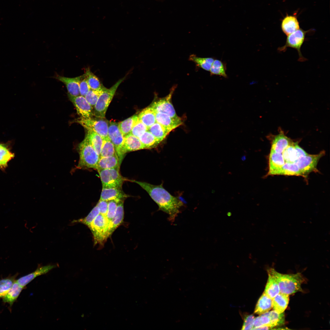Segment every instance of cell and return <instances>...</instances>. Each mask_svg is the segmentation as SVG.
I'll use <instances>...</instances> for the list:
<instances>
[{
  "mask_svg": "<svg viewBox=\"0 0 330 330\" xmlns=\"http://www.w3.org/2000/svg\"><path fill=\"white\" fill-rule=\"evenodd\" d=\"M156 122L170 131L181 125L182 122L181 119H176L170 117L167 114L156 112Z\"/></svg>",
  "mask_w": 330,
  "mask_h": 330,
  "instance_id": "18",
  "label": "cell"
},
{
  "mask_svg": "<svg viewBox=\"0 0 330 330\" xmlns=\"http://www.w3.org/2000/svg\"><path fill=\"white\" fill-rule=\"evenodd\" d=\"M156 114L155 110L150 106L143 110L138 116L139 119L148 128L156 122Z\"/></svg>",
  "mask_w": 330,
  "mask_h": 330,
  "instance_id": "27",
  "label": "cell"
},
{
  "mask_svg": "<svg viewBox=\"0 0 330 330\" xmlns=\"http://www.w3.org/2000/svg\"><path fill=\"white\" fill-rule=\"evenodd\" d=\"M14 156L6 145L0 143V169L4 170L7 167L8 163Z\"/></svg>",
  "mask_w": 330,
  "mask_h": 330,
  "instance_id": "32",
  "label": "cell"
},
{
  "mask_svg": "<svg viewBox=\"0 0 330 330\" xmlns=\"http://www.w3.org/2000/svg\"><path fill=\"white\" fill-rule=\"evenodd\" d=\"M284 321L285 317L283 313L279 314L273 310L255 318L253 328L265 326L268 327V329H272L273 327L283 324Z\"/></svg>",
  "mask_w": 330,
  "mask_h": 330,
  "instance_id": "9",
  "label": "cell"
},
{
  "mask_svg": "<svg viewBox=\"0 0 330 330\" xmlns=\"http://www.w3.org/2000/svg\"><path fill=\"white\" fill-rule=\"evenodd\" d=\"M105 87L98 90H90L85 96L88 102L94 108V107Z\"/></svg>",
  "mask_w": 330,
  "mask_h": 330,
  "instance_id": "42",
  "label": "cell"
},
{
  "mask_svg": "<svg viewBox=\"0 0 330 330\" xmlns=\"http://www.w3.org/2000/svg\"><path fill=\"white\" fill-rule=\"evenodd\" d=\"M56 267L55 265H49L39 267L33 272L22 277L16 281L20 285L24 288L37 277L47 273Z\"/></svg>",
  "mask_w": 330,
  "mask_h": 330,
  "instance_id": "17",
  "label": "cell"
},
{
  "mask_svg": "<svg viewBox=\"0 0 330 330\" xmlns=\"http://www.w3.org/2000/svg\"><path fill=\"white\" fill-rule=\"evenodd\" d=\"M15 277L13 276L0 280V298H3L10 290L16 280Z\"/></svg>",
  "mask_w": 330,
  "mask_h": 330,
  "instance_id": "39",
  "label": "cell"
},
{
  "mask_svg": "<svg viewBox=\"0 0 330 330\" xmlns=\"http://www.w3.org/2000/svg\"><path fill=\"white\" fill-rule=\"evenodd\" d=\"M129 196L123 192L122 188H102L100 200L107 201L112 200H124Z\"/></svg>",
  "mask_w": 330,
  "mask_h": 330,
  "instance_id": "16",
  "label": "cell"
},
{
  "mask_svg": "<svg viewBox=\"0 0 330 330\" xmlns=\"http://www.w3.org/2000/svg\"><path fill=\"white\" fill-rule=\"evenodd\" d=\"M128 181L135 182L145 190L156 203L160 210L169 215V220L172 222L180 212L183 202L178 198L171 195L163 186L162 184L155 185L147 182L135 180Z\"/></svg>",
  "mask_w": 330,
  "mask_h": 330,
  "instance_id": "1",
  "label": "cell"
},
{
  "mask_svg": "<svg viewBox=\"0 0 330 330\" xmlns=\"http://www.w3.org/2000/svg\"><path fill=\"white\" fill-rule=\"evenodd\" d=\"M78 150L79 156L78 167L96 170L100 156L86 137L79 145Z\"/></svg>",
  "mask_w": 330,
  "mask_h": 330,
  "instance_id": "3",
  "label": "cell"
},
{
  "mask_svg": "<svg viewBox=\"0 0 330 330\" xmlns=\"http://www.w3.org/2000/svg\"><path fill=\"white\" fill-rule=\"evenodd\" d=\"M76 122L88 130L97 133L103 139L108 137L109 122L105 118H85L80 117L76 119Z\"/></svg>",
  "mask_w": 330,
  "mask_h": 330,
  "instance_id": "8",
  "label": "cell"
},
{
  "mask_svg": "<svg viewBox=\"0 0 330 330\" xmlns=\"http://www.w3.org/2000/svg\"><path fill=\"white\" fill-rule=\"evenodd\" d=\"M270 269L277 281L280 293L289 295L302 291L301 285L305 280L300 273L283 274Z\"/></svg>",
  "mask_w": 330,
  "mask_h": 330,
  "instance_id": "2",
  "label": "cell"
},
{
  "mask_svg": "<svg viewBox=\"0 0 330 330\" xmlns=\"http://www.w3.org/2000/svg\"><path fill=\"white\" fill-rule=\"evenodd\" d=\"M211 75H218L227 78L226 72V66L222 61L214 60L210 68V71Z\"/></svg>",
  "mask_w": 330,
  "mask_h": 330,
  "instance_id": "37",
  "label": "cell"
},
{
  "mask_svg": "<svg viewBox=\"0 0 330 330\" xmlns=\"http://www.w3.org/2000/svg\"><path fill=\"white\" fill-rule=\"evenodd\" d=\"M109 225L106 217L100 213L92 222L89 228L92 233L95 245H103L109 237Z\"/></svg>",
  "mask_w": 330,
  "mask_h": 330,
  "instance_id": "5",
  "label": "cell"
},
{
  "mask_svg": "<svg viewBox=\"0 0 330 330\" xmlns=\"http://www.w3.org/2000/svg\"><path fill=\"white\" fill-rule=\"evenodd\" d=\"M85 74L90 90H98L104 87L97 77L91 72L90 68L86 69Z\"/></svg>",
  "mask_w": 330,
  "mask_h": 330,
  "instance_id": "36",
  "label": "cell"
},
{
  "mask_svg": "<svg viewBox=\"0 0 330 330\" xmlns=\"http://www.w3.org/2000/svg\"><path fill=\"white\" fill-rule=\"evenodd\" d=\"M295 143L293 142L282 153L285 162L293 163L295 162L297 160Z\"/></svg>",
  "mask_w": 330,
  "mask_h": 330,
  "instance_id": "40",
  "label": "cell"
},
{
  "mask_svg": "<svg viewBox=\"0 0 330 330\" xmlns=\"http://www.w3.org/2000/svg\"><path fill=\"white\" fill-rule=\"evenodd\" d=\"M138 119V116L134 115L118 123L119 129L124 136L130 133Z\"/></svg>",
  "mask_w": 330,
  "mask_h": 330,
  "instance_id": "35",
  "label": "cell"
},
{
  "mask_svg": "<svg viewBox=\"0 0 330 330\" xmlns=\"http://www.w3.org/2000/svg\"><path fill=\"white\" fill-rule=\"evenodd\" d=\"M281 28L283 32L287 36L300 28L297 17L291 15H287L282 20Z\"/></svg>",
  "mask_w": 330,
  "mask_h": 330,
  "instance_id": "21",
  "label": "cell"
},
{
  "mask_svg": "<svg viewBox=\"0 0 330 330\" xmlns=\"http://www.w3.org/2000/svg\"><path fill=\"white\" fill-rule=\"evenodd\" d=\"M108 137L114 145L121 163L125 155L123 151L124 136L119 129L118 123L109 122Z\"/></svg>",
  "mask_w": 330,
  "mask_h": 330,
  "instance_id": "10",
  "label": "cell"
},
{
  "mask_svg": "<svg viewBox=\"0 0 330 330\" xmlns=\"http://www.w3.org/2000/svg\"><path fill=\"white\" fill-rule=\"evenodd\" d=\"M90 90L87 78L84 74L82 75V78L80 82V95L85 97Z\"/></svg>",
  "mask_w": 330,
  "mask_h": 330,
  "instance_id": "45",
  "label": "cell"
},
{
  "mask_svg": "<svg viewBox=\"0 0 330 330\" xmlns=\"http://www.w3.org/2000/svg\"><path fill=\"white\" fill-rule=\"evenodd\" d=\"M144 149V147L138 138L130 133L124 136L123 151L124 154L128 152Z\"/></svg>",
  "mask_w": 330,
  "mask_h": 330,
  "instance_id": "22",
  "label": "cell"
},
{
  "mask_svg": "<svg viewBox=\"0 0 330 330\" xmlns=\"http://www.w3.org/2000/svg\"><path fill=\"white\" fill-rule=\"evenodd\" d=\"M267 272L268 278L264 292L273 299L280 293V289L277 281L270 268L267 270Z\"/></svg>",
  "mask_w": 330,
  "mask_h": 330,
  "instance_id": "24",
  "label": "cell"
},
{
  "mask_svg": "<svg viewBox=\"0 0 330 330\" xmlns=\"http://www.w3.org/2000/svg\"><path fill=\"white\" fill-rule=\"evenodd\" d=\"M69 98L75 106L80 117L89 118L94 116V108L82 96H73L68 94Z\"/></svg>",
  "mask_w": 330,
  "mask_h": 330,
  "instance_id": "13",
  "label": "cell"
},
{
  "mask_svg": "<svg viewBox=\"0 0 330 330\" xmlns=\"http://www.w3.org/2000/svg\"><path fill=\"white\" fill-rule=\"evenodd\" d=\"M123 203V200H119L118 203L115 214L109 225V237L123 222L124 215Z\"/></svg>",
  "mask_w": 330,
  "mask_h": 330,
  "instance_id": "20",
  "label": "cell"
},
{
  "mask_svg": "<svg viewBox=\"0 0 330 330\" xmlns=\"http://www.w3.org/2000/svg\"><path fill=\"white\" fill-rule=\"evenodd\" d=\"M138 138L145 149H151L156 147L160 142L148 130L145 132Z\"/></svg>",
  "mask_w": 330,
  "mask_h": 330,
  "instance_id": "29",
  "label": "cell"
},
{
  "mask_svg": "<svg viewBox=\"0 0 330 330\" xmlns=\"http://www.w3.org/2000/svg\"><path fill=\"white\" fill-rule=\"evenodd\" d=\"M295 147L297 160L299 158L308 154L305 151L298 145L297 143H295Z\"/></svg>",
  "mask_w": 330,
  "mask_h": 330,
  "instance_id": "48",
  "label": "cell"
},
{
  "mask_svg": "<svg viewBox=\"0 0 330 330\" xmlns=\"http://www.w3.org/2000/svg\"><path fill=\"white\" fill-rule=\"evenodd\" d=\"M272 299L264 292L258 300L254 313L261 315L269 311L272 308Z\"/></svg>",
  "mask_w": 330,
  "mask_h": 330,
  "instance_id": "26",
  "label": "cell"
},
{
  "mask_svg": "<svg viewBox=\"0 0 330 330\" xmlns=\"http://www.w3.org/2000/svg\"><path fill=\"white\" fill-rule=\"evenodd\" d=\"M82 76V75L71 78L57 75L55 78L66 85L69 94L73 96H78L80 95L79 84Z\"/></svg>",
  "mask_w": 330,
  "mask_h": 330,
  "instance_id": "15",
  "label": "cell"
},
{
  "mask_svg": "<svg viewBox=\"0 0 330 330\" xmlns=\"http://www.w3.org/2000/svg\"><path fill=\"white\" fill-rule=\"evenodd\" d=\"M189 59L194 62L197 67L208 71H210L215 60L212 57H199L194 54L191 55Z\"/></svg>",
  "mask_w": 330,
  "mask_h": 330,
  "instance_id": "30",
  "label": "cell"
},
{
  "mask_svg": "<svg viewBox=\"0 0 330 330\" xmlns=\"http://www.w3.org/2000/svg\"><path fill=\"white\" fill-rule=\"evenodd\" d=\"M86 137L100 156L103 143V138L97 133L90 130H88Z\"/></svg>",
  "mask_w": 330,
  "mask_h": 330,
  "instance_id": "33",
  "label": "cell"
},
{
  "mask_svg": "<svg viewBox=\"0 0 330 330\" xmlns=\"http://www.w3.org/2000/svg\"><path fill=\"white\" fill-rule=\"evenodd\" d=\"M148 130L160 142L171 131L156 122L148 128Z\"/></svg>",
  "mask_w": 330,
  "mask_h": 330,
  "instance_id": "31",
  "label": "cell"
},
{
  "mask_svg": "<svg viewBox=\"0 0 330 330\" xmlns=\"http://www.w3.org/2000/svg\"><path fill=\"white\" fill-rule=\"evenodd\" d=\"M285 163L282 153H277L271 150L269 157V170L266 176L277 175Z\"/></svg>",
  "mask_w": 330,
  "mask_h": 330,
  "instance_id": "14",
  "label": "cell"
},
{
  "mask_svg": "<svg viewBox=\"0 0 330 330\" xmlns=\"http://www.w3.org/2000/svg\"><path fill=\"white\" fill-rule=\"evenodd\" d=\"M148 130V128L138 119L133 127L130 133L139 138Z\"/></svg>",
  "mask_w": 330,
  "mask_h": 330,
  "instance_id": "43",
  "label": "cell"
},
{
  "mask_svg": "<svg viewBox=\"0 0 330 330\" xmlns=\"http://www.w3.org/2000/svg\"><path fill=\"white\" fill-rule=\"evenodd\" d=\"M120 200H112L108 201V209L106 218L109 224L115 215L118 203Z\"/></svg>",
  "mask_w": 330,
  "mask_h": 330,
  "instance_id": "44",
  "label": "cell"
},
{
  "mask_svg": "<svg viewBox=\"0 0 330 330\" xmlns=\"http://www.w3.org/2000/svg\"><path fill=\"white\" fill-rule=\"evenodd\" d=\"M324 153V152L322 151L317 154H308L298 159L295 163L299 169L302 176L306 177L310 172L317 171V167L318 162Z\"/></svg>",
  "mask_w": 330,
  "mask_h": 330,
  "instance_id": "11",
  "label": "cell"
},
{
  "mask_svg": "<svg viewBox=\"0 0 330 330\" xmlns=\"http://www.w3.org/2000/svg\"><path fill=\"white\" fill-rule=\"evenodd\" d=\"M308 31H305L299 28L288 35L285 43L281 47H279L278 50L279 52H285L288 48H291L297 50L299 55L298 61L302 62L306 59L302 55L301 48L305 40L306 36Z\"/></svg>",
  "mask_w": 330,
  "mask_h": 330,
  "instance_id": "7",
  "label": "cell"
},
{
  "mask_svg": "<svg viewBox=\"0 0 330 330\" xmlns=\"http://www.w3.org/2000/svg\"><path fill=\"white\" fill-rule=\"evenodd\" d=\"M121 164L117 155L100 157L96 170L97 171L112 168H120Z\"/></svg>",
  "mask_w": 330,
  "mask_h": 330,
  "instance_id": "23",
  "label": "cell"
},
{
  "mask_svg": "<svg viewBox=\"0 0 330 330\" xmlns=\"http://www.w3.org/2000/svg\"><path fill=\"white\" fill-rule=\"evenodd\" d=\"M100 213L99 209L96 205L86 217L78 220H74L73 222L82 223L89 228L92 222Z\"/></svg>",
  "mask_w": 330,
  "mask_h": 330,
  "instance_id": "41",
  "label": "cell"
},
{
  "mask_svg": "<svg viewBox=\"0 0 330 330\" xmlns=\"http://www.w3.org/2000/svg\"><path fill=\"white\" fill-rule=\"evenodd\" d=\"M125 75L119 79L109 88L105 87L94 108V114L96 117L105 118L111 102L119 86L126 78Z\"/></svg>",
  "mask_w": 330,
  "mask_h": 330,
  "instance_id": "4",
  "label": "cell"
},
{
  "mask_svg": "<svg viewBox=\"0 0 330 330\" xmlns=\"http://www.w3.org/2000/svg\"><path fill=\"white\" fill-rule=\"evenodd\" d=\"M292 142L284 134L280 133L273 137L271 150L276 153H282L284 150Z\"/></svg>",
  "mask_w": 330,
  "mask_h": 330,
  "instance_id": "19",
  "label": "cell"
},
{
  "mask_svg": "<svg viewBox=\"0 0 330 330\" xmlns=\"http://www.w3.org/2000/svg\"><path fill=\"white\" fill-rule=\"evenodd\" d=\"M103 139L100 157L117 155L114 145L108 137Z\"/></svg>",
  "mask_w": 330,
  "mask_h": 330,
  "instance_id": "38",
  "label": "cell"
},
{
  "mask_svg": "<svg viewBox=\"0 0 330 330\" xmlns=\"http://www.w3.org/2000/svg\"><path fill=\"white\" fill-rule=\"evenodd\" d=\"M255 318V317L253 315L247 316L244 319L242 329H252L254 327Z\"/></svg>",
  "mask_w": 330,
  "mask_h": 330,
  "instance_id": "46",
  "label": "cell"
},
{
  "mask_svg": "<svg viewBox=\"0 0 330 330\" xmlns=\"http://www.w3.org/2000/svg\"><path fill=\"white\" fill-rule=\"evenodd\" d=\"M277 175L302 176L299 169L295 162H285L278 171Z\"/></svg>",
  "mask_w": 330,
  "mask_h": 330,
  "instance_id": "34",
  "label": "cell"
},
{
  "mask_svg": "<svg viewBox=\"0 0 330 330\" xmlns=\"http://www.w3.org/2000/svg\"><path fill=\"white\" fill-rule=\"evenodd\" d=\"M23 288L15 280L10 290L2 298L3 302L9 303L11 306L16 300Z\"/></svg>",
  "mask_w": 330,
  "mask_h": 330,
  "instance_id": "28",
  "label": "cell"
},
{
  "mask_svg": "<svg viewBox=\"0 0 330 330\" xmlns=\"http://www.w3.org/2000/svg\"><path fill=\"white\" fill-rule=\"evenodd\" d=\"M288 295L279 293L272 299V308L279 314L284 312L289 301Z\"/></svg>",
  "mask_w": 330,
  "mask_h": 330,
  "instance_id": "25",
  "label": "cell"
},
{
  "mask_svg": "<svg viewBox=\"0 0 330 330\" xmlns=\"http://www.w3.org/2000/svg\"><path fill=\"white\" fill-rule=\"evenodd\" d=\"M97 205L98 207L100 213L106 217L108 206V201L99 200Z\"/></svg>",
  "mask_w": 330,
  "mask_h": 330,
  "instance_id": "47",
  "label": "cell"
},
{
  "mask_svg": "<svg viewBox=\"0 0 330 330\" xmlns=\"http://www.w3.org/2000/svg\"><path fill=\"white\" fill-rule=\"evenodd\" d=\"M227 215L228 216H230L231 215V214L230 212H228V213Z\"/></svg>",
  "mask_w": 330,
  "mask_h": 330,
  "instance_id": "49",
  "label": "cell"
},
{
  "mask_svg": "<svg viewBox=\"0 0 330 330\" xmlns=\"http://www.w3.org/2000/svg\"><path fill=\"white\" fill-rule=\"evenodd\" d=\"M176 86L171 89L169 94L166 97L154 101L150 105L156 112H161L167 114L170 117L176 119L180 118L176 113L171 103V99Z\"/></svg>",
  "mask_w": 330,
  "mask_h": 330,
  "instance_id": "12",
  "label": "cell"
},
{
  "mask_svg": "<svg viewBox=\"0 0 330 330\" xmlns=\"http://www.w3.org/2000/svg\"><path fill=\"white\" fill-rule=\"evenodd\" d=\"M119 168H112L97 170L101 182L102 188H122L125 181L128 179L123 177Z\"/></svg>",
  "mask_w": 330,
  "mask_h": 330,
  "instance_id": "6",
  "label": "cell"
}]
</instances>
